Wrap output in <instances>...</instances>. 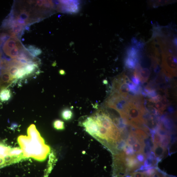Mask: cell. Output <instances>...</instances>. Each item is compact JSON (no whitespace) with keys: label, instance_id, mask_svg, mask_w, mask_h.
<instances>
[{"label":"cell","instance_id":"cell-17","mask_svg":"<svg viewBox=\"0 0 177 177\" xmlns=\"http://www.w3.org/2000/svg\"><path fill=\"white\" fill-rule=\"evenodd\" d=\"M73 114L72 112L68 109H65L63 110L61 113L62 119L65 121H69L72 119Z\"/></svg>","mask_w":177,"mask_h":177},{"label":"cell","instance_id":"cell-6","mask_svg":"<svg viewBox=\"0 0 177 177\" xmlns=\"http://www.w3.org/2000/svg\"><path fill=\"white\" fill-rule=\"evenodd\" d=\"M82 124L88 133L92 136L96 137L98 133L99 126L93 117L87 118Z\"/></svg>","mask_w":177,"mask_h":177},{"label":"cell","instance_id":"cell-14","mask_svg":"<svg viewBox=\"0 0 177 177\" xmlns=\"http://www.w3.org/2000/svg\"><path fill=\"white\" fill-rule=\"evenodd\" d=\"M175 1H150V2H149V4L153 7L156 8L160 6H164V5L175 2Z\"/></svg>","mask_w":177,"mask_h":177},{"label":"cell","instance_id":"cell-25","mask_svg":"<svg viewBox=\"0 0 177 177\" xmlns=\"http://www.w3.org/2000/svg\"><path fill=\"white\" fill-rule=\"evenodd\" d=\"M26 76L24 67L20 68L17 75L15 76L16 80L22 79Z\"/></svg>","mask_w":177,"mask_h":177},{"label":"cell","instance_id":"cell-24","mask_svg":"<svg viewBox=\"0 0 177 177\" xmlns=\"http://www.w3.org/2000/svg\"><path fill=\"white\" fill-rule=\"evenodd\" d=\"M123 150L126 156H131L135 154L131 146L126 145Z\"/></svg>","mask_w":177,"mask_h":177},{"label":"cell","instance_id":"cell-23","mask_svg":"<svg viewBox=\"0 0 177 177\" xmlns=\"http://www.w3.org/2000/svg\"><path fill=\"white\" fill-rule=\"evenodd\" d=\"M126 141L127 145L130 146L134 145L138 141L137 138L130 133L128 139H127Z\"/></svg>","mask_w":177,"mask_h":177},{"label":"cell","instance_id":"cell-13","mask_svg":"<svg viewBox=\"0 0 177 177\" xmlns=\"http://www.w3.org/2000/svg\"><path fill=\"white\" fill-rule=\"evenodd\" d=\"M166 151V148L160 145H155L153 151L154 153L156 158H162Z\"/></svg>","mask_w":177,"mask_h":177},{"label":"cell","instance_id":"cell-11","mask_svg":"<svg viewBox=\"0 0 177 177\" xmlns=\"http://www.w3.org/2000/svg\"><path fill=\"white\" fill-rule=\"evenodd\" d=\"M12 97L11 92L9 88H5L0 92V101L2 102L8 101Z\"/></svg>","mask_w":177,"mask_h":177},{"label":"cell","instance_id":"cell-8","mask_svg":"<svg viewBox=\"0 0 177 177\" xmlns=\"http://www.w3.org/2000/svg\"><path fill=\"white\" fill-rule=\"evenodd\" d=\"M125 162L128 173L132 171H136L142 165L137 161L135 154L131 156H126Z\"/></svg>","mask_w":177,"mask_h":177},{"label":"cell","instance_id":"cell-4","mask_svg":"<svg viewBox=\"0 0 177 177\" xmlns=\"http://www.w3.org/2000/svg\"><path fill=\"white\" fill-rule=\"evenodd\" d=\"M128 100L117 93L113 92L107 99L105 105L107 107L117 110L120 115L123 114Z\"/></svg>","mask_w":177,"mask_h":177},{"label":"cell","instance_id":"cell-12","mask_svg":"<svg viewBox=\"0 0 177 177\" xmlns=\"http://www.w3.org/2000/svg\"><path fill=\"white\" fill-rule=\"evenodd\" d=\"M24 48V47L23 45L16 47L10 50L6 54L12 58L17 59L19 54L20 50Z\"/></svg>","mask_w":177,"mask_h":177},{"label":"cell","instance_id":"cell-22","mask_svg":"<svg viewBox=\"0 0 177 177\" xmlns=\"http://www.w3.org/2000/svg\"><path fill=\"white\" fill-rule=\"evenodd\" d=\"M144 145L139 141L133 145L132 148L135 153L136 154L142 153V149Z\"/></svg>","mask_w":177,"mask_h":177},{"label":"cell","instance_id":"cell-10","mask_svg":"<svg viewBox=\"0 0 177 177\" xmlns=\"http://www.w3.org/2000/svg\"><path fill=\"white\" fill-rule=\"evenodd\" d=\"M23 45L19 40H16L14 38L10 37L8 40L5 42L3 47V50L4 53L6 54L11 49L17 46Z\"/></svg>","mask_w":177,"mask_h":177},{"label":"cell","instance_id":"cell-7","mask_svg":"<svg viewBox=\"0 0 177 177\" xmlns=\"http://www.w3.org/2000/svg\"><path fill=\"white\" fill-rule=\"evenodd\" d=\"M150 73V70L147 68H142L140 64L135 69L134 76L139 79L141 84H144L148 80Z\"/></svg>","mask_w":177,"mask_h":177},{"label":"cell","instance_id":"cell-21","mask_svg":"<svg viewBox=\"0 0 177 177\" xmlns=\"http://www.w3.org/2000/svg\"><path fill=\"white\" fill-rule=\"evenodd\" d=\"M170 139L169 135L162 136L160 145L164 148H166L170 144Z\"/></svg>","mask_w":177,"mask_h":177},{"label":"cell","instance_id":"cell-29","mask_svg":"<svg viewBox=\"0 0 177 177\" xmlns=\"http://www.w3.org/2000/svg\"><path fill=\"white\" fill-rule=\"evenodd\" d=\"M150 158L152 160H154L156 158V157L154 153L152 151L148 155V156L146 158Z\"/></svg>","mask_w":177,"mask_h":177},{"label":"cell","instance_id":"cell-30","mask_svg":"<svg viewBox=\"0 0 177 177\" xmlns=\"http://www.w3.org/2000/svg\"><path fill=\"white\" fill-rule=\"evenodd\" d=\"M59 73L61 75H64L65 74V71L64 70H61L59 71Z\"/></svg>","mask_w":177,"mask_h":177},{"label":"cell","instance_id":"cell-27","mask_svg":"<svg viewBox=\"0 0 177 177\" xmlns=\"http://www.w3.org/2000/svg\"><path fill=\"white\" fill-rule=\"evenodd\" d=\"M152 151V149L150 147L147 145L143 146L142 149V153L145 155L146 158L149 153Z\"/></svg>","mask_w":177,"mask_h":177},{"label":"cell","instance_id":"cell-18","mask_svg":"<svg viewBox=\"0 0 177 177\" xmlns=\"http://www.w3.org/2000/svg\"><path fill=\"white\" fill-rule=\"evenodd\" d=\"M21 68L17 66H10L7 70L8 73L13 78L15 79V77L17 74L19 69Z\"/></svg>","mask_w":177,"mask_h":177},{"label":"cell","instance_id":"cell-16","mask_svg":"<svg viewBox=\"0 0 177 177\" xmlns=\"http://www.w3.org/2000/svg\"><path fill=\"white\" fill-rule=\"evenodd\" d=\"M38 68V64L36 63L29 64L25 65L24 68L26 72V76L34 73Z\"/></svg>","mask_w":177,"mask_h":177},{"label":"cell","instance_id":"cell-15","mask_svg":"<svg viewBox=\"0 0 177 177\" xmlns=\"http://www.w3.org/2000/svg\"><path fill=\"white\" fill-rule=\"evenodd\" d=\"M28 51L33 57H37L40 55L42 51L41 50L32 45H29L26 48Z\"/></svg>","mask_w":177,"mask_h":177},{"label":"cell","instance_id":"cell-31","mask_svg":"<svg viewBox=\"0 0 177 177\" xmlns=\"http://www.w3.org/2000/svg\"><path fill=\"white\" fill-rule=\"evenodd\" d=\"M1 92V90H0V92Z\"/></svg>","mask_w":177,"mask_h":177},{"label":"cell","instance_id":"cell-26","mask_svg":"<svg viewBox=\"0 0 177 177\" xmlns=\"http://www.w3.org/2000/svg\"><path fill=\"white\" fill-rule=\"evenodd\" d=\"M136 158L137 161L141 164H143L146 159V157L143 153L136 154Z\"/></svg>","mask_w":177,"mask_h":177},{"label":"cell","instance_id":"cell-5","mask_svg":"<svg viewBox=\"0 0 177 177\" xmlns=\"http://www.w3.org/2000/svg\"><path fill=\"white\" fill-rule=\"evenodd\" d=\"M55 8L59 12L67 13H76L80 9L79 2L73 1H60Z\"/></svg>","mask_w":177,"mask_h":177},{"label":"cell","instance_id":"cell-20","mask_svg":"<svg viewBox=\"0 0 177 177\" xmlns=\"http://www.w3.org/2000/svg\"><path fill=\"white\" fill-rule=\"evenodd\" d=\"M126 145V141L121 139L115 142L116 150H118L119 151L123 150Z\"/></svg>","mask_w":177,"mask_h":177},{"label":"cell","instance_id":"cell-2","mask_svg":"<svg viewBox=\"0 0 177 177\" xmlns=\"http://www.w3.org/2000/svg\"><path fill=\"white\" fill-rule=\"evenodd\" d=\"M162 53L163 69L171 76H177V49L172 47L164 46L159 48Z\"/></svg>","mask_w":177,"mask_h":177},{"label":"cell","instance_id":"cell-1","mask_svg":"<svg viewBox=\"0 0 177 177\" xmlns=\"http://www.w3.org/2000/svg\"><path fill=\"white\" fill-rule=\"evenodd\" d=\"M28 136H21L18 142L23 152L25 159L32 158L38 161L43 162L50 152V147L45 145L34 124H31L27 129Z\"/></svg>","mask_w":177,"mask_h":177},{"label":"cell","instance_id":"cell-19","mask_svg":"<svg viewBox=\"0 0 177 177\" xmlns=\"http://www.w3.org/2000/svg\"><path fill=\"white\" fill-rule=\"evenodd\" d=\"M54 128L58 130H63L65 129L64 123L60 120H55L53 123Z\"/></svg>","mask_w":177,"mask_h":177},{"label":"cell","instance_id":"cell-3","mask_svg":"<svg viewBox=\"0 0 177 177\" xmlns=\"http://www.w3.org/2000/svg\"><path fill=\"white\" fill-rule=\"evenodd\" d=\"M142 51L132 45L127 48L124 60L125 66L126 68L131 70H134L140 64Z\"/></svg>","mask_w":177,"mask_h":177},{"label":"cell","instance_id":"cell-9","mask_svg":"<svg viewBox=\"0 0 177 177\" xmlns=\"http://www.w3.org/2000/svg\"><path fill=\"white\" fill-rule=\"evenodd\" d=\"M1 79L2 83V91L7 88L16 80L10 76L7 70L1 71Z\"/></svg>","mask_w":177,"mask_h":177},{"label":"cell","instance_id":"cell-28","mask_svg":"<svg viewBox=\"0 0 177 177\" xmlns=\"http://www.w3.org/2000/svg\"><path fill=\"white\" fill-rule=\"evenodd\" d=\"M170 144L173 145L176 141V137L174 134H171L170 135Z\"/></svg>","mask_w":177,"mask_h":177}]
</instances>
